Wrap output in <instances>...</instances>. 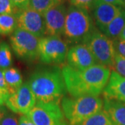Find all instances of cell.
<instances>
[{"label": "cell", "mask_w": 125, "mask_h": 125, "mask_svg": "<svg viewBox=\"0 0 125 125\" xmlns=\"http://www.w3.org/2000/svg\"><path fill=\"white\" fill-rule=\"evenodd\" d=\"M67 9L65 5L59 4L49 9L44 15L46 33L48 36L63 35Z\"/></svg>", "instance_id": "cell-11"}, {"label": "cell", "mask_w": 125, "mask_h": 125, "mask_svg": "<svg viewBox=\"0 0 125 125\" xmlns=\"http://www.w3.org/2000/svg\"><path fill=\"white\" fill-rule=\"evenodd\" d=\"M97 1V0H69L70 6L85 9L88 11L92 10Z\"/></svg>", "instance_id": "cell-23"}, {"label": "cell", "mask_w": 125, "mask_h": 125, "mask_svg": "<svg viewBox=\"0 0 125 125\" xmlns=\"http://www.w3.org/2000/svg\"><path fill=\"white\" fill-rule=\"evenodd\" d=\"M36 98L28 82L23 83L6 101V106L15 113L27 115L36 106Z\"/></svg>", "instance_id": "cell-10"}, {"label": "cell", "mask_w": 125, "mask_h": 125, "mask_svg": "<svg viewBox=\"0 0 125 125\" xmlns=\"http://www.w3.org/2000/svg\"><path fill=\"white\" fill-rule=\"evenodd\" d=\"M19 125H36L29 117L24 115H22L19 119Z\"/></svg>", "instance_id": "cell-29"}, {"label": "cell", "mask_w": 125, "mask_h": 125, "mask_svg": "<svg viewBox=\"0 0 125 125\" xmlns=\"http://www.w3.org/2000/svg\"><path fill=\"white\" fill-rule=\"evenodd\" d=\"M19 10L10 0H0V15H16Z\"/></svg>", "instance_id": "cell-22"}, {"label": "cell", "mask_w": 125, "mask_h": 125, "mask_svg": "<svg viewBox=\"0 0 125 125\" xmlns=\"http://www.w3.org/2000/svg\"><path fill=\"white\" fill-rule=\"evenodd\" d=\"M62 1V0H30L29 8L43 15L49 9L61 4Z\"/></svg>", "instance_id": "cell-19"}, {"label": "cell", "mask_w": 125, "mask_h": 125, "mask_svg": "<svg viewBox=\"0 0 125 125\" xmlns=\"http://www.w3.org/2000/svg\"><path fill=\"white\" fill-rule=\"evenodd\" d=\"M113 67L115 70L114 71L125 78V58L119 54H115V62Z\"/></svg>", "instance_id": "cell-24"}, {"label": "cell", "mask_w": 125, "mask_h": 125, "mask_svg": "<svg viewBox=\"0 0 125 125\" xmlns=\"http://www.w3.org/2000/svg\"><path fill=\"white\" fill-rule=\"evenodd\" d=\"M10 96V93L0 88V106H4L6 101Z\"/></svg>", "instance_id": "cell-30"}, {"label": "cell", "mask_w": 125, "mask_h": 125, "mask_svg": "<svg viewBox=\"0 0 125 125\" xmlns=\"http://www.w3.org/2000/svg\"><path fill=\"white\" fill-rule=\"evenodd\" d=\"M103 110L114 125H125V103L104 97Z\"/></svg>", "instance_id": "cell-15"}, {"label": "cell", "mask_w": 125, "mask_h": 125, "mask_svg": "<svg viewBox=\"0 0 125 125\" xmlns=\"http://www.w3.org/2000/svg\"><path fill=\"white\" fill-rule=\"evenodd\" d=\"M79 125H114L108 115L102 110Z\"/></svg>", "instance_id": "cell-21"}, {"label": "cell", "mask_w": 125, "mask_h": 125, "mask_svg": "<svg viewBox=\"0 0 125 125\" xmlns=\"http://www.w3.org/2000/svg\"><path fill=\"white\" fill-rule=\"evenodd\" d=\"M62 72L67 92L73 97L99 96L104 92L111 74L109 67L99 64L84 70L65 65Z\"/></svg>", "instance_id": "cell-1"}, {"label": "cell", "mask_w": 125, "mask_h": 125, "mask_svg": "<svg viewBox=\"0 0 125 125\" xmlns=\"http://www.w3.org/2000/svg\"><path fill=\"white\" fill-rule=\"evenodd\" d=\"M119 38H120L121 40L125 41V27L124 28V29L122 30V31L121 32L120 35L119 36Z\"/></svg>", "instance_id": "cell-33"}, {"label": "cell", "mask_w": 125, "mask_h": 125, "mask_svg": "<svg viewBox=\"0 0 125 125\" xmlns=\"http://www.w3.org/2000/svg\"><path fill=\"white\" fill-rule=\"evenodd\" d=\"M40 38L28 31L18 28L10 37V42L17 57L32 61L39 57Z\"/></svg>", "instance_id": "cell-5"}, {"label": "cell", "mask_w": 125, "mask_h": 125, "mask_svg": "<svg viewBox=\"0 0 125 125\" xmlns=\"http://www.w3.org/2000/svg\"><path fill=\"white\" fill-rule=\"evenodd\" d=\"M13 64V56L10 47L6 42L0 43V70L10 68Z\"/></svg>", "instance_id": "cell-20"}, {"label": "cell", "mask_w": 125, "mask_h": 125, "mask_svg": "<svg viewBox=\"0 0 125 125\" xmlns=\"http://www.w3.org/2000/svg\"><path fill=\"white\" fill-rule=\"evenodd\" d=\"M15 17L18 28L28 31L39 38H44L47 34L44 16L35 10L29 7L20 9Z\"/></svg>", "instance_id": "cell-9"}, {"label": "cell", "mask_w": 125, "mask_h": 125, "mask_svg": "<svg viewBox=\"0 0 125 125\" xmlns=\"http://www.w3.org/2000/svg\"><path fill=\"white\" fill-rule=\"evenodd\" d=\"M122 6L106 4L97 0L92 9V14L95 25L104 33L110 23L120 12Z\"/></svg>", "instance_id": "cell-13"}, {"label": "cell", "mask_w": 125, "mask_h": 125, "mask_svg": "<svg viewBox=\"0 0 125 125\" xmlns=\"http://www.w3.org/2000/svg\"><path fill=\"white\" fill-rule=\"evenodd\" d=\"M3 74L5 81L10 89V94L13 93L23 84L22 74L17 68L10 67L4 70Z\"/></svg>", "instance_id": "cell-17"}, {"label": "cell", "mask_w": 125, "mask_h": 125, "mask_svg": "<svg viewBox=\"0 0 125 125\" xmlns=\"http://www.w3.org/2000/svg\"><path fill=\"white\" fill-rule=\"evenodd\" d=\"M28 83L38 102L61 104L67 91L62 70L56 65L38 68Z\"/></svg>", "instance_id": "cell-2"}, {"label": "cell", "mask_w": 125, "mask_h": 125, "mask_svg": "<svg viewBox=\"0 0 125 125\" xmlns=\"http://www.w3.org/2000/svg\"><path fill=\"white\" fill-rule=\"evenodd\" d=\"M125 27V7L122 6L120 13L110 23L103 33L112 40L119 38L121 32Z\"/></svg>", "instance_id": "cell-16"}, {"label": "cell", "mask_w": 125, "mask_h": 125, "mask_svg": "<svg viewBox=\"0 0 125 125\" xmlns=\"http://www.w3.org/2000/svg\"><path fill=\"white\" fill-rule=\"evenodd\" d=\"M8 113L7 108L4 106H0V125L1 123V121L3 120L5 115Z\"/></svg>", "instance_id": "cell-32"}, {"label": "cell", "mask_w": 125, "mask_h": 125, "mask_svg": "<svg viewBox=\"0 0 125 125\" xmlns=\"http://www.w3.org/2000/svg\"><path fill=\"white\" fill-rule=\"evenodd\" d=\"M68 45L60 36H47L40 38L39 58L47 65L61 64L67 58Z\"/></svg>", "instance_id": "cell-7"}, {"label": "cell", "mask_w": 125, "mask_h": 125, "mask_svg": "<svg viewBox=\"0 0 125 125\" xmlns=\"http://www.w3.org/2000/svg\"><path fill=\"white\" fill-rule=\"evenodd\" d=\"M10 1L20 10L29 7L30 0H10Z\"/></svg>", "instance_id": "cell-27"}, {"label": "cell", "mask_w": 125, "mask_h": 125, "mask_svg": "<svg viewBox=\"0 0 125 125\" xmlns=\"http://www.w3.org/2000/svg\"><path fill=\"white\" fill-rule=\"evenodd\" d=\"M121 2H122V6L125 7V0H121Z\"/></svg>", "instance_id": "cell-34"}, {"label": "cell", "mask_w": 125, "mask_h": 125, "mask_svg": "<svg viewBox=\"0 0 125 125\" xmlns=\"http://www.w3.org/2000/svg\"><path fill=\"white\" fill-rule=\"evenodd\" d=\"M18 29V21L15 15H0V35L13 34Z\"/></svg>", "instance_id": "cell-18"}, {"label": "cell", "mask_w": 125, "mask_h": 125, "mask_svg": "<svg viewBox=\"0 0 125 125\" xmlns=\"http://www.w3.org/2000/svg\"><path fill=\"white\" fill-rule=\"evenodd\" d=\"M1 125H19V121L14 114L8 112L4 117Z\"/></svg>", "instance_id": "cell-26"}, {"label": "cell", "mask_w": 125, "mask_h": 125, "mask_svg": "<svg viewBox=\"0 0 125 125\" xmlns=\"http://www.w3.org/2000/svg\"><path fill=\"white\" fill-rule=\"evenodd\" d=\"M64 115L70 125H79L102 111L104 102L99 96L65 97L61 101Z\"/></svg>", "instance_id": "cell-4"}, {"label": "cell", "mask_w": 125, "mask_h": 125, "mask_svg": "<svg viewBox=\"0 0 125 125\" xmlns=\"http://www.w3.org/2000/svg\"><path fill=\"white\" fill-rule=\"evenodd\" d=\"M85 45L90 50L97 63L108 67H113L116 54L113 40L97 29Z\"/></svg>", "instance_id": "cell-6"}, {"label": "cell", "mask_w": 125, "mask_h": 125, "mask_svg": "<svg viewBox=\"0 0 125 125\" xmlns=\"http://www.w3.org/2000/svg\"><path fill=\"white\" fill-rule=\"evenodd\" d=\"M104 97L114 99L125 103V78L112 71L105 89Z\"/></svg>", "instance_id": "cell-14"}, {"label": "cell", "mask_w": 125, "mask_h": 125, "mask_svg": "<svg viewBox=\"0 0 125 125\" xmlns=\"http://www.w3.org/2000/svg\"><path fill=\"white\" fill-rule=\"evenodd\" d=\"M100 1H102L106 4H109L115 5V6H122V2L121 0H99Z\"/></svg>", "instance_id": "cell-31"}, {"label": "cell", "mask_w": 125, "mask_h": 125, "mask_svg": "<svg viewBox=\"0 0 125 125\" xmlns=\"http://www.w3.org/2000/svg\"><path fill=\"white\" fill-rule=\"evenodd\" d=\"M26 115L36 125H67L63 111L58 103L36 102V106Z\"/></svg>", "instance_id": "cell-8"}, {"label": "cell", "mask_w": 125, "mask_h": 125, "mask_svg": "<svg viewBox=\"0 0 125 125\" xmlns=\"http://www.w3.org/2000/svg\"><path fill=\"white\" fill-rule=\"evenodd\" d=\"M68 65L77 70H84L96 65V61L85 44L71 47L67 52Z\"/></svg>", "instance_id": "cell-12"}, {"label": "cell", "mask_w": 125, "mask_h": 125, "mask_svg": "<svg viewBox=\"0 0 125 125\" xmlns=\"http://www.w3.org/2000/svg\"><path fill=\"white\" fill-rule=\"evenodd\" d=\"M114 47L116 54L120 55L121 56L125 58V41L121 40L120 38H117L113 40Z\"/></svg>", "instance_id": "cell-25"}, {"label": "cell", "mask_w": 125, "mask_h": 125, "mask_svg": "<svg viewBox=\"0 0 125 125\" xmlns=\"http://www.w3.org/2000/svg\"><path fill=\"white\" fill-rule=\"evenodd\" d=\"M97 29L88 10L73 6L68 8L62 35L67 45L85 44Z\"/></svg>", "instance_id": "cell-3"}, {"label": "cell", "mask_w": 125, "mask_h": 125, "mask_svg": "<svg viewBox=\"0 0 125 125\" xmlns=\"http://www.w3.org/2000/svg\"><path fill=\"white\" fill-rule=\"evenodd\" d=\"M0 88L5 91H6V92H9L10 93V89H9V86H8L6 81H5L4 76L3 74V70H0Z\"/></svg>", "instance_id": "cell-28"}]
</instances>
